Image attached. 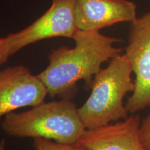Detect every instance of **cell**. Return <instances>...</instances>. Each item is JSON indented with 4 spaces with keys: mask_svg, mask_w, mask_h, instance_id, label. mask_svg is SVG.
Instances as JSON below:
<instances>
[{
    "mask_svg": "<svg viewBox=\"0 0 150 150\" xmlns=\"http://www.w3.org/2000/svg\"><path fill=\"white\" fill-rule=\"evenodd\" d=\"M72 39L74 47L61 46L54 50L49 56V65L37 74L51 97L72 99L81 80L85 81L86 89L91 88L93 79L103 63L122 51L114 45L120 39L100 31L79 30Z\"/></svg>",
    "mask_w": 150,
    "mask_h": 150,
    "instance_id": "obj_1",
    "label": "cell"
},
{
    "mask_svg": "<svg viewBox=\"0 0 150 150\" xmlns=\"http://www.w3.org/2000/svg\"><path fill=\"white\" fill-rule=\"evenodd\" d=\"M14 138H44L60 143H76L86 131L76 105L69 98L42 102L22 112H11L1 123Z\"/></svg>",
    "mask_w": 150,
    "mask_h": 150,
    "instance_id": "obj_2",
    "label": "cell"
},
{
    "mask_svg": "<svg viewBox=\"0 0 150 150\" xmlns=\"http://www.w3.org/2000/svg\"><path fill=\"white\" fill-rule=\"evenodd\" d=\"M132 73L129 59L125 54H120L95 74L91 95L78 108L86 129L99 128L129 117L124 98L127 93L134 91Z\"/></svg>",
    "mask_w": 150,
    "mask_h": 150,
    "instance_id": "obj_3",
    "label": "cell"
},
{
    "mask_svg": "<svg viewBox=\"0 0 150 150\" xmlns=\"http://www.w3.org/2000/svg\"><path fill=\"white\" fill-rule=\"evenodd\" d=\"M125 54L135 74L134 91L125 106L136 114L150 106V11L131 23Z\"/></svg>",
    "mask_w": 150,
    "mask_h": 150,
    "instance_id": "obj_4",
    "label": "cell"
},
{
    "mask_svg": "<svg viewBox=\"0 0 150 150\" xmlns=\"http://www.w3.org/2000/svg\"><path fill=\"white\" fill-rule=\"evenodd\" d=\"M74 8L75 0H52L50 8L42 16L24 29L6 37L9 55L45 39L73 38L79 31Z\"/></svg>",
    "mask_w": 150,
    "mask_h": 150,
    "instance_id": "obj_5",
    "label": "cell"
},
{
    "mask_svg": "<svg viewBox=\"0 0 150 150\" xmlns=\"http://www.w3.org/2000/svg\"><path fill=\"white\" fill-rule=\"evenodd\" d=\"M48 95L45 86L28 67L16 65L0 70V125L18 108L37 106Z\"/></svg>",
    "mask_w": 150,
    "mask_h": 150,
    "instance_id": "obj_6",
    "label": "cell"
},
{
    "mask_svg": "<svg viewBox=\"0 0 150 150\" xmlns=\"http://www.w3.org/2000/svg\"><path fill=\"white\" fill-rule=\"evenodd\" d=\"M75 19L78 29L100 31L137 18L136 5L129 0H75Z\"/></svg>",
    "mask_w": 150,
    "mask_h": 150,
    "instance_id": "obj_7",
    "label": "cell"
},
{
    "mask_svg": "<svg viewBox=\"0 0 150 150\" xmlns=\"http://www.w3.org/2000/svg\"><path fill=\"white\" fill-rule=\"evenodd\" d=\"M141 119L132 114L126 119L94 129H86L77 142L90 150H146L140 137Z\"/></svg>",
    "mask_w": 150,
    "mask_h": 150,
    "instance_id": "obj_8",
    "label": "cell"
},
{
    "mask_svg": "<svg viewBox=\"0 0 150 150\" xmlns=\"http://www.w3.org/2000/svg\"><path fill=\"white\" fill-rule=\"evenodd\" d=\"M33 147L35 150H90L78 142L76 143H60L44 138H34Z\"/></svg>",
    "mask_w": 150,
    "mask_h": 150,
    "instance_id": "obj_9",
    "label": "cell"
},
{
    "mask_svg": "<svg viewBox=\"0 0 150 150\" xmlns=\"http://www.w3.org/2000/svg\"><path fill=\"white\" fill-rule=\"evenodd\" d=\"M139 131L144 147L146 150H150V112L141 120Z\"/></svg>",
    "mask_w": 150,
    "mask_h": 150,
    "instance_id": "obj_10",
    "label": "cell"
},
{
    "mask_svg": "<svg viewBox=\"0 0 150 150\" xmlns=\"http://www.w3.org/2000/svg\"><path fill=\"white\" fill-rule=\"evenodd\" d=\"M10 57L8 50L6 38H0V65L4 63Z\"/></svg>",
    "mask_w": 150,
    "mask_h": 150,
    "instance_id": "obj_11",
    "label": "cell"
},
{
    "mask_svg": "<svg viewBox=\"0 0 150 150\" xmlns=\"http://www.w3.org/2000/svg\"><path fill=\"white\" fill-rule=\"evenodd\" d=\"M0 150H6V141L4 139L0 140Z\"/></svg>",
    "mask_w": 150,
    "mask_h": 150,
    "instance_id": "obj_12",
    "label": "cell"
}]
</instances>
